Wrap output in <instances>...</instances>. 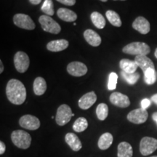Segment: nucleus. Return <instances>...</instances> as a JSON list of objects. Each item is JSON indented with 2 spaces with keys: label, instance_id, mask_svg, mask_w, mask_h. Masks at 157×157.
I'll return each mask as SVG.
<instances>
[{
  "label": "nucleus",
  "instance_id": "obj_5",
  "mask_svg": "<svg viewBox=\"0 0 157 157\" xmlns=\"http://www.w3.org/2000/svg\"><path fill=\"white\" fill-rule=\"evenodd\" d=\"M74 116V114L72 113L70 106L66 104H63L59 106L57 111L56 117V123L60 126H64L65 124L69 122L71 119Z\"/></svg>",
  "mask_w": 157,
  "mask_h": 157
},
{
  "label": "nucleus",
  "instance_id": "obj_28",
  "mask_svg": "<svg viewBox=\"0 0 157 157\" xmlns=\"http://www.w3.org/2000/svg\"><path fill=\"white\" fill-rule=\"evenodd\" d=\"M121 74L124 79L129 84H131V85H133V84L137 83V82L140 78V74L137 73V72H135V73H126V72L122 71L121 72Z\"/></svg>",
  "mask_w": 157,
  "mask_h": 157
},
{
  "label": "nucleus",
  "instance_id": "obj_38",
  "mask_svg": "<svg viewBox=\"0 0 157 157\" xmlns=\"http://www.w3.org/2000/svg\"><path fill=\"white\" fill-rule=\"evenodd\" d=\"M152 118H153V119H154V120L157 123V112H155L153 113Z\"/></svg>",
  "mask_w": 157,
  "mask_h": 157
},
{
  "label": "nucleus",
  "instance_id": "obj_1",
  "mask_svg": "<svg viewBox=\"0 0 157 157\" xmlns=\"http://www.w3.org/2000/svg\"><path fill=\"white\" fill-rule=\"evenodd\" d=\"M7 99L15 105H21L26 98V90L22 82L17 79H10L6 87Z\"/></svg>",
  "mask_w": 157,
  "mask_h": 157
},
{
  "label": "nucleus",
  "instance_id": "obj_22",
  "mask_svg": "<svg viewBox=\"0 0 157 157\" xmlns=\"http://www.w3.org/2000/svg\"><path fill=\"white\" fill-rule=\"evenodd\" d=\"M113 140V135L109 132H105L100 137L99 140H98V146L101 150H106L112 145Z\"/></svg>",
  "mask_w": 157,
  "mask_h": 157
},
{
  "label": "nucleus",
  "instance_id": "obj_15",
  "mask_svg": "<svg viewBox=\"0 0 157 157\" xmlns=\"http://www.w3.org/2000/svg\"><path fill=\"white\" fill-rule=\"evenodd\" d=\"M65 140H66V143L68 146H70V148L74 151H78L82 148V145L81 141H80L77 135L74 134V133H67L66 135V137H65Z\"/></svg>",
  "mask_w": 157,
  "mask_h": 157
},
{
  "label": "nucleus",
  "instance_id": "obj_16",
  "mask_svg": "<svg viewBox=\"0 0 157 157\" xmlns=\"http://www.w3.org/2000/svg\"><path fill=\"white\" fill-rule=\"evenodd\" d=\"M84 36L88 44L93 47H98L101 44V38L100 35L92 29H87L84 32Z\"/></svg>",
  "mask_w": 157,
  "mask_h": 157
},
{
  "label": "nucleus",
  "instance_id": "obj_30",
  "mask_svg": "<svg viewBox=\"0 0 157 157\" xmlns=\"http://www.w3.org/2000/svg\"><path fill=\"white\" fill-rule=\"evenodd\" d=\"M41 9H42V11L43 13H45L47 15H49V16L53 15L55 12L52 0H44Z\"/></svg>",
  "mask_w": 157,
  "mask_h": 157
},
{
  "label": "nucleus",
  "instance_id": "obj_10",
  "mask_svg": "<svg viewBox=\"0 0 157 157\" xmlns=\"http://www.w3.org/2000/svg\"><path fill=\"white\" fill-rule=\"evenodd\" d=\"M148 117V114L146 109H143L141 108V109H137L130 111L127 115V119L130 122L139 124L146 122Z\"/></svg>",
  "mask_w": 157,
  "mask_h": 157
},
{
  "label": "nucleus",
  "instance_id": "obj_34",
  "mask_svg": "<svg viewBox=\"0 0 157 157\" xmlns=\"http://www.w3.org/2000/svg\"><path fill=\"white\" fill-rule=\"evenodd\" d=\"M5 150H6V146L5 145V143H4L2 141H1L0 142V154H3L5 152Z\"/></svg>",
  "mask_w": 157,
  "mask_h": 157
},
{
  "label": "nucleus",
  "instance_id": "obj_20",
  "mask_svg": "<svg viewBox=\"0 0 157 157\" xmlns=\"http://www.w3.org/2000/svg\"><path fill=\"white\" fill-rule=\"evenodd\" d=\"M132 147L127 142H121L118 145V157H132Z\"/></svg>",
  "mask_w": 157,
  "mask_h": 157
},
{
  "label": "nucleus",
  "instance_id": "obj_33",
  "mask_svg": "<svg viewBox=\"0 0 157 157\" xmlns=\"http://www.w3.org/2000/svg\"><path fill=\"white\" fill-rule=\"evenodd\" d=\"M57 1L67 6H73L76 3V0H57Z\"/></svg>",
  "mask_w": 157,
  "mask_h": 157
},
{
  "label": "nucleus",
  "instance_id": "obj_23",
  "mask_svg": "<svg viewBox=\"0 0 157 157\" xmlns=\"http://www.w3.org/2000/svg\"><path fill=\"white\" fill-rule=\"evenodd\" d=\"M34 92L36 95H42L47 90V83L44 78L37 77L34 82Z\"/></svg>",
  "mask_w": 157,
  "mask_h": 157
},
{
  "label": "nucleus",
  "instance_id": "obj_12",
  "mask_svg": "<svg viewBox=\"0 0 157 157\" xmlns=\"http://www.w3.org/2000/svg\"><path fill=\"white\" fill-rule=\"evenodd\" d=\"M110 102L119 108H127L130 105V101L126 95L115 92L110 95Z\"/></svg>",
  "mask_w": 157,
  "mask_h": 157
},
{
  "label": "nucleus",
  "instance_id": "obj_26",
  "mask_svg": "<svg viewBox=\"0 0 157 157\" xmlns=\"http://www.w3.org/2000/svg\"><path fill=\"white\" fill-rule=\"evenodd\" d=\"M106 17L109 20V21L113 25L116 27H120L121 25V21L120 17L118 15V13H116L113 10H108L105 13Z\"/></svg>",
  "mask_w": 157,
  "mask_h": 157
},
{
  "label": "nucleus",
  "instance_id": "obj_3",
  "mask_svg": "<svg viewBox=\"0 0 157 157\" xmlns=\"http://www.w3.org/2000/svg\"><path fill=\"white\" fill-rule=\"evenodd\" d=\"M123 52L129 55L135 56H147L150 53L151 48L148 44L144 42H132L127 44L123 48Z\"/></svg>",
  "mask_w": 157,
  "mask_h": 157
},
{
  "label": "nucleus",
  "instance_id": "obj_42",
  "mask_svg": "<svg viewBox=\"0 0 157 157\" xmlns=\"http://www.w3.org/2000/svg\"><path fill=\"white\" fill-rule=\"evenodd\" d=\"M120 1H125V0H120Z\"/></svg>",
  "mask_w": 157,
  "mask_h": 157
},
{
  "label": "nucleus",
  "instance_id": "obj_31",
  "mask_svg": "<svg viewBox=\"0 0 157 157\" xmlns=\"http://www.w3.org/2000/svg\"><path fill=\"white\" fill-rule=\"evenodd\" d=\"M118 80V75L114 72H111L109 76V82H108V89L113 90L117 88Z\"/></svg>",
  "mask_w": 157,
  "mask_h": 157
},
{
  "label": "nucleus",
  "instance_id": "obj_14",
  "mask_svg": "<svg viewBox=\"0 0 157 157\" xmlns=\"http://www.w3.org/2000/svg\"><path fill=\"white\" fill-rule=\"evenodd\" d=\"M132 28L142 34H146L151 30L150 23L144 17H137L132 23Z\"/></svg>",
  "mask_w": 157,
  "mask_h": 157
},
{
  "label": "nucleus",
  "instance_id": "obj_17",
  "mask_svg": "<svg viewBox=\"0 0 157 157\" xmlns=\"http://www.w3.org/2000/svg\"><path fill=\"white\" fill-rule=\"evenodd\" d=\"M68 47V42L66 39L51 41L47 44V48L51 52H60Z\"/></svg>",
  "mask_w": 157,
  "mask_h": 157
},
{
  "label": "nucleus",
  "instance_id": "obj_13",
  "mask_svg": "<svg viewBox=\"0 0 157 157\" xmlns=\"http://www.w3.org/2000/svg\"><path fill=\"white\" fill-rule=\"evenodd\" d=\"M96 101H97V95H96L95 92H90V93L84 95L78 100V106L80 109L83 110H87L91 106H93Z\"/></svg>",
  "mask_w": 157,
  "mask_h": 157
},
{
  "label": "nucleus",
  "instance_id": "obj_39",
  "mask_svg": "<svg viewBox=\"0 0 157 157\" xmlns=\"http://www.w3.org/2000/svg\"><path fill=\"white\" fill-rule=\"evenodd\" d=\"M154 55H155V57H156V58H157V48L156 49V50H155V53H154Z\"/></svg>",
  "mask_w": 157,
  "mask_h": 157
},
{
  "label": "nucleus",
  "instance_id": "obj_35",
  "mask_svg": "<svg viewBox=\"0 0 157 157\" xmlns=\"http://www.w3.org/2000/svg\"><path fill=\"white\" fill-rule=\"evenodd\" d=\"M30 3L32 4V5H39V3L42 2V0H29Z\"/></svg>",
  "mask_w": 157,
  "mask_h": 157
},
{
  "label": "nucleus",
  "instance_id": "obj_24",
  "mask_svg": "<svg viewBox=\"0 0 157 157\" xmlns=\"http://www.w3.org/2000/svg\"><path fill=\"white\" fill-rule=\"evenodd\" d=\"M90 17H91L92 22L95 25L96 28L102 29L105 27V20L101 13H98V12H93L90 15Z\"/></svg>",
  "mask_w": 157,
  "mask_h": 157
},
{
  "label": "nucleus",
  "instance_id": "obj_7",
  "mask_svg": "<svg viewBox=\"0 0 157 157\" xmlns=\"http://www.w3.org/2000/svg\"><path fill=\"white\" fill-rule=\"evenodd\" d=\"M15 67L19 73H24L28 70L30 64V60L28 55L24 52L19 51L14 56Z\"/></svg>",
  "mask_w": 157,
  "mask_h": 157
},
{
  "label": "nucleus",
  "instance_id": "obj_19",
  "mask_svg": "<svg viewBox=\"0 0 157 157\" xmlns=\"http://www.w3.org/2000/svg\"><path fill=\"white\" fill-rule=\"evenodd\" d=\"M59 18L66 22H74L77 18V15L74 11L66 8H60L57 12Z\"/></svg>",
  "mask_w": 157,
  "mask_h": 157
},
{
  "label": "nucleus",
  "instance_id": "obj_25",
  "mask_svg": "<svg viewBox=\"0 0 157 157\" xmlns=\"http://www.w3.org/2000/svg\"><path fill=\"white\" fill-rule=\"evenodd\" d=\"M88 127L87 120L84 117H79L73 124V129L76 132H82L87 129Z\"/></svg>",
  "mask_w": 157,
  "mask_h": 157
},
{
  "label": "nucleus",
  "instance_id": "obj_9",
  "mask_svg": "<svg viewBox=\"0 0 157 157\" xmlns=\"http://www.w3.org/2000/svg\"><path fill=\"white\" fill-rule=\"evenodd\" d=\"M19 124L23 128L29 130H36L40 127V121L32 115H24L20 119Z\"/></svg>",
  "mask_w": 157,
  "mask_h": 157
},
{
  "label": "nucleus",
  "instance_id": "obj_27",
  "mask_svg": "<svg viewBox=\"0 0 157 157\" xmlns=\"http://www.w3.org/2000/svg\"><path fill=\"white\" fill-rule=\"evenodd\" d=\"M96 114L99 120H105L109 115V107L106 104L100 103L96 109Z\"/></svg>",
  "mask_w": 157,
  "mask_h": 157
},
{
  "label": "nucleus",
  "instance_id": "obj_4",
  "mask_svg": "<svg viewBox=\"0 0 157 157\" xmlns=\"http://www.w3.org/2000/svg\"><path fill=\"white\" fill-rule=\"evenodd\" d=\"M39 21L43 30L47 32L58 34L61 31L60 25L49 15H42L39 17Z\"/></svg>",
  "mask_w": 157,
  "mask_h": 157
},
{
  "label": "nucleus",
  "instance_id": "obj_41",
  "mask_svg": "<svg viewBox=\"0 0 157 157\" xmlns=\"http://www.w3.org/2000/svg\"><path fill=\"white\" fill-rule=\"evenodd\" d=\"M151 157H157V156H151Z\"/></svg>",
  "mask_w": 157,
  "mask_h": 157
},
{
  "label": "nucleus",
  "instance_id": "obj_29",
  "mask_svg": "<svg viewBox=\"0 0 157 157\" xmlns=\"http://www.w3.org/2000/svg\"><path fill=\"white\" fill-rule=\"evenodd\" d=\"M156 76L154 68H148L144 72V81L148 85H151L156 82Z\"/></svg>",
  "mask_w": 157,
  "mask_h": 157
},
{
  "label": "nucleus",
  "instance_id": "obj_8",
  "mask_svg": "<svg viewBox=\"0 0 157 157\" xmlns=\"http://www.w3.org/2000/svg\"><path fill=\"white\" fill-rule=\"evenodd\" d=\"M13 23L19 28L26 30H34L36 27L35 23L28 15L18 13L13 17Z\"/></svg>",
  "mask_w": 157,
  "mask_h": 157
},
{
  "label": "nucleus",
  "instance_id": "obj_6",
  "mask_svg": "<svg viewBox=\"0 0 157 157\" xmlns=\"http://www.w3.org/2000/svg\"><path fill=\"white\" fill-rule=\"evenodd\" d=\"M157 149V140L150 137H144L141 139L140 151L143 156H148Z\"/></svg>",
  "mask_w": 157,
  "mask_h": 157
},
{
  "label": "nucleus",
  "instance_id": "obj_11",
  "mask_svg": "<svg viewBox=\"0 0 157 157\" xmlns=\"http://www.w3.org/2000/svg\"><path fill=\"white\" fill-rule=\"evenodd\" d=\"M67 71L71 76H82L87 74V67L83 63L74 61L68 65Z\"/></svg>",
  "mask_w": 157,
  "mask_h": 157
},
{
  "label": "nucleus",
  "instance_id": "obj_2",
  "mask_svg": "<svg viewBox=\"0 0 157 157\" xmlns=\"http://www.w3.org/2000/svg\"><path fill=\"white\" fill-rule=\"evenodd\" d=\"M11 140L13 144L19 148L27 149L31 146V135L23 130L13 131L11 134Z\"/></svg>",
  "mask_w": 157,
  "mask_h": 157
},
{
  "label": "nucleus",
  "instance_id": "obj_32",
  "mask_svg": "<svg viewBox=\"0 0 157 157\" xmlns=\"http://www.w3.org/2000/svg\"><path fill=\"white\" fill-rule=\"evenodd\" d=\"M151 101L148 98H145V99L142 100L141 101V108L143 109H146L147 108H148L151 105Z\"/></svg>",
  "mask_w": 157,
  "mask_h": 157
},
{
  "label": "nucleus",
  "instance_id": "obj_37",
  "mask_svg": "<svg viewBox=\"0 0 157 157\" xmlns=\"http://www.w3.org/2000/svg\"><path fill=\"white\" fill-rule=\"evenodd\" d=\"M4 71V66H3V63L2 60H0V73H2Z\"/></svg>",
  "mask_w": 157,
  "mask_h": 157
},
{
  "label": "nucleus",
  "instance_id": "obj_21",
  "mask_svg": "<svg viewBox=\"0 0 157 157\" xmlns=\"http://www.w3.org/2000/svg\"><path fill=\"white\" fill-rule=\"evenodd\" d=\"M119 66L126 73H135L138 68L136 62L129 59H122L119 62Z\"/></svg>",
  "mask_w": 157,
  "mask_h": 157
},
{
  "label": "nucleus",
  "instance_id": "obj_40",
  "mask_svg": "<svg viewBox=\"0 0 157 157\" xmlns=\"http://www.w3.org/2000/svg\"><path fill=\"white\" fill-rule=\"evenodd\" d=\"M101 1H102V2H107L108 0H101Z\"/></svg>",
  "mask_w": 157,
  "mask_h": 157
},
{
  "label": "nucleus",
  "instance_id": "obj_18",
  "mask_svg": "<svg viewBox=\"0 0 157 157\" xmlns=\"http://www.w3.org/2000/svg\"><path fill=\"white\" fill-rule=\"evenodd\" d=\"M135 61L143 72L146 71L148 68H154V63L146 56H137L135 57Z\"/></svg>",
  "mask_w": 157,
  "mask_h": 157
},
{
  "label": "nucleus",
  "instance_id": "obj_36",
  "mask_svg": "<svg viewBox=\"0 0 157 157\" xmlns=\"http://www.w3.org/2000/svg\"><path fill=\"white\" fill-rule=\"evenodd\" d=\"M151 101L155 103L156 104H157V94H155L151 97Z\"/></svg>",
  "mask_w": 157,
  "mask_h": 157
}]
</instances>
